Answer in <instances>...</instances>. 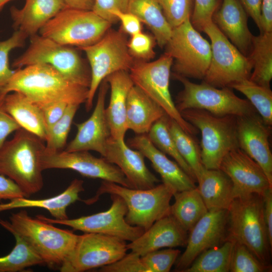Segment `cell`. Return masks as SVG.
I'll return each mask as SVG.
<instances>
[{
	"mask_svg": "<svg viewBox=\"0 0 272 272\" xmlns=\"http://www.w3.org/2000/svg\"><path fill=\"white\" fill-rule=\"evenodd\" d=\"M65 8L62 0H26L22 8H10L13 26L31 37Z\"/></svg>",
	"mask_w": 272,
	"mask_h": 272,
	"instance_id": "26",
	"label": "cell"
},
{
	"mask_svg": "<svg viewBox=\"0 0 272 272\" xmlns=\"http://www.w3.org/2000/svg\"><path fill=\"white\" fill-rule=\"evenodd\" d=\"M174 76L183 86L175 104L180 113L189 109L204 110L219 116H242L256 113L248 100L238 97L229 87L217 88L204 82L195 84L187 78Z\"/></svg>",
	"mask_w": 272,
	"mask_h": 272,
	"instance_id": "9",
	"label": "cell"
},
{
	"mask_svg": "<svg viewBox=\"0 0 272 272\" xmlns=\"http://www.w3.org/2000/svg\"><path fill=\"white\" fill-rule=\"evenodd\" d=\"M41 165L43 170L71 169L84 177L101 179L132 188L116 165L110 163L104 157H96L88 151H51L45 148L41 156Z\"/></svg>",
	"mask_w": 272,
	"mask_h": 272,
	"instance_id": "16",
	"label": "cell"
},
{
	"mask_svg": "<svg viewBox=\"0 0 272 272\" xmlns=\"http://www.w3.org/2000/svg\"><path fill=\"white\" fill-rule=\"evenodd\" d=\"M174 203L170 206L172 216L187 232L189 231L208 210L197 187L194 189L176 192Z\"/></svg>",
	"mask_w": 272,
	"mask_h": 272,
	"instance_id": "32",
	"label": "cell"
},
{
	"mask_svg": "<svg viewBox=\"0 0 272 272\" xmlns=\"http://www.w3.org/2000/svg\"><path fill=\"white\" fill-rule=\"evenodd\" d=\"M11 93L5 98L7 112L22 128L45 142L47 131L41 109L23 94L17 92Z\"/></svg>",
	"mask_w": 272,
	"mask_h": 272,
	"instance_id": "30",
	"label": "cell"
},
{
	"mask_svg": "<svg viewBox=\"0 0 272 272\" xmlns=\"http://www.w3.org/2000/svg\"><path fill=\"white\" fill-rule=\"evenodd\" d=\"M13 0H0V11L2 10L5 5Z\"/></svg>",
	"mask_w": 272,
	"mask_h": 272,
	"instance_id": "56",
	"label": "cell"
},
{
	"mask_svg": "<svg viewBox=\"0 0 272 272\" xmlns=\"http://www.w3.org/2000/svg\"><path fill=\"white\" fill-rule=\"evenodd\" d=\"M129 0H95L92 11L111 24L117 20L111 15L115 10L127 12Z\"/></svg>",
	"mask_w": 272,
	"mask_h": 272,
	"instance_id": "47",
	"label": "cell"
},
{
	"mask_svg": "<svg viewBox=\"0 0 272 272\" xmlns=\"http://www.w3.org/2000/svg\"><path fill=\"white\" fill-rule=\"evenodd\" d=\"M211 40V58L203 82L217 88L249 79L252 63L221 32L213 21L202 30Z\"/></svg>",
	"mask_w": 272,
	"mask_h": 272,
	"instance_id": "13",
	"label": "cell"
},
{
	"mask_svg": "<svg viewBox=\"0 0 272 272\" xmlns=\"http://www.w3.org/2000/svg\"><path fill=\"white\" fill-rule=\"evenodd\" d=\"M126 241L108 235L85 233L79 235L74 249L62 263V272H83L113 263L127 251Z\"/></svg>",
	"mask_w": 272,
	"mask_h": 272,
	"instance_id": "14",
	"label": "cell"
},
{
	"mask_svg": "<svg viewBox=\"0 0 272 272\" xmlns=\"http://www.w3.org/2000/svg\"><path fill=\"white\" fill-rule=\"evenodd\" d=\"M7 93L19 92L41 109L55 102L85 103L89 88L72 82L52 66L39 63L15 71L6 87Z\"/></svg>",
	"mask_w": 272,
	"mask_h": 272,
	"instance_id": "1",
	"label": "cell"
},
{
	"mask_svg": "<svg viewBox=\"0 0 272 272\" xmlns=\"http://www.w3.org/2000/svg\"><path fill=\"white\" fill-rule=\"evenodd\" d=\"M44 141L21 127L0 147V174L13 180L26 197L43 186L41 156Z\"/></svg>",
	"mask_w": 272,
	"mask_h": 272,
	"instance_id": "2",
	"label": "cell"
},
{
	"mask_svg": "<svg viewBox=\"0 0 272 272\" xmlns=\"http://www.w3.org/2000/svg\"><path fill=\"white\" fill-rule=\"evenodd\" d=\"M263 197V218L266 229L268 239L272 247V189L269 188Z\"/></svg>",
	"mask_w": 272,
	"mask_h": 272,
	"instance_id": "52",
	"label": "cell"
},
{
	"mask_svg": "<svg viewBox=\"0 0 272 272\" xmlns=\"http://www.w3.org/2000/svg\"><path fill=\"white\" fill-rule=\"evenodd\" d=\"M16 244L7 255L0 257V272H17L29 267L44 264L43 260L22 238L14 235Z\"/></svg>",
	"mask_w": 272,
	"mask_h": 272,
	"instance_id": "38",
	"label": "cell"
},
{
	"mask_svg": "<svg viewBox=\"0 0 272 272\" xmlns=\"http://www.w3.org/2000/svg\"><path fill=\"white\" fill-rule=\"evenodd\" d=\"M247 17L238 0H223L212 18L221 32L247 56L250 52L253 37L248 27Z\"/></svg>",
	"mask_w": 272,
	"mask_h": 272,
	"instance_id": "24",
	"label": "cell"
},
{
	"mask_svg": "<svg viewBox=\"0 0 272 272\" xmlns=\"http://www.w3.org/2000/svg\"><path fill=\"white\" fill-rule=\"evenodd\" d=\"M219 169L231 180L234 198L254 193L263 196L272 189L261 167L239 147L225 156Z\"/></svg>",
	"mask_w": 272,
	"mask_h": 272,
	"instance_id": "18",
	"label": "cell"
},
{
	"mask_svg": "<svg viewBox=\"0 0 272 272\" xmlns=\"http://www.w3.org/2000/svg\"><path fill=\"white\" fill-rule=\"evenodd\" d=\"M109 88V84L104 80L99 86L96 106L92 114L86 121L76 123L77 134L67 145L65 151H94L103 156L107 143L111 137L105 107Z\"/></svg>",
	"mask_w": 272,
	"mask_h": 272,
	"instance_id": "19",
	"label": "cell"
},
{
	"mask_svg": "<svg viewBox=\"0 0 272 272\" xmlns=\"http://www.w3.org/2000/svg\"><path fill=\"white\" fill-rule=\"evenodd\" d=\"M156 40L153 36L141 32L130 36L127 47L131 55L137 60L148 61L156 55Z\"/></svg>",
	"mask_w": 272,
	"mask_h": 272,
	"instance_id": "44",
	"label": "cell"
},
{
	"mask_svg": "<svg viewBox=\"0 0 272 272\" xmlns=\"http://www.w3.org/2000/svg\"><path fill=\"white\" fill-rule=\"evenodd\" d=\"M127 12L135 15L149 27L159 47H165L172 28L158 0H129Z\"/></svg>",
	"mask_w": 272,
	"mask_h": 272,
	"instance_id": "31",
	"label": "cell"
},
{
	"mask_svg": "<svg viewBox=\"0 0 272 272\" xmlns=\"http://www.w3.org/2000/svg\"><path fill=\"white\" fill-rule=\"evenodd\" d=\"M166 114L163 109L140 88L133 85L126 103V125L137 134H147L153 124Z\"/></svg>",
	"mask_w": 272,
	"mask_h": 272,
	"instance_id": "27",
	"label": "cell"
},
{
	"mask_svg": "<svg viewBox=\"0 0 272 272\" xmlns=\"http://www.w3.org/2000/svg\"><path fill=\"white\" fill-rule=\"evenodd\" d=\"M196 181L197 188L208 210L228 209L234 199L233 186L223 171L205 168Z\"/></svg>",
	"mask_w": 272,
	"mask_h": 272,
	"instance_id": "29",
	"label": "cell"
},
{
	"mask_svg": "<svg viewBox=\"0 0 272 272\" xmlns=\"http://www.w3.org/2000/svg\"><path fill=\"white\" fill-rule=\"evenodd\" d=\"M100 271L103 272H148L143 264L141 256L130 252L116 262L102 266Z\"/></svg>",
	"mask_w": 272,
	"mask_h": 272,
	"instance_id": "46",
	"label": "cell"
},
{
	"mask_svg": "<svg viewBox=\"0 0 272 272\" xmlns=\"http://www.w3.org/2000/svg\"><path fill=\"white\" fill-rule=\"evenodd\" d=\"M30 37L28 48L14 60L13 67L21 69L34 64H47L70 81L89 88L90 70L75 48L37 34Z\"/></svg>",
	"mask_w": 272,
	"mask_h": 272,
	"instance_id": "7",
	"label": "cell"
},
{
	"mask_svg": "<svg viewBox=\"0 0 272 272\" xmlns=\"http://www.w3.org/2000/svg\"><path fill=\"white\" fill-rule=\"evenodd\" d=\"M129 147L141 152L151 162L154 169L160 175L163 183L175 192L196 187L195 181L176 162L151 142L147 134H137L128 141Z\"/></svg>",
	"mask_w": 272,
	"mask_h": 272,
	"instance_id": "22",
	"label": "cell"
},
{
	"mask_svg": "<svg viewBox=\"0 0 272 272\" xmlns=\"http://www.w3.org/2000/svg\"><path fill=\"white\" fill-rule=\"evenodd\" d=\"M7 94L0 91V147L11 133L21 127L5 109L4 101Z\"/></svg>",
	"mask_w": 272,
	"mask_h": 272,
	"instance_id": "48",
	"label": "cell"
},
{
	"mask_svg": "<svg viewBox=\"0 0 272 272\" xmlns=\"http://www.w3.org/2000/svg\"><path fill=\"white\" fill-rule=\"evenodd\" d=\"M263 197L254 193L234 198L228 211L226 240L245 246L270 265V246L263 218Z\"/></svg>",
	"mask_w": 272,
	"mask_h": 272,
	"instance_id": "4",
	"label": "cell"
},
{
	"mask_svg": "<svg viewBox=\"0 0 272 272\" xmlns=\"http://www.w3.org/2000/svg\"><path fill=\"white\" fill-rule=\"evenodd\" d=\"M178 249L157 250L141 256L148 272H168L180 255Z\"/></svg>",
	"mask_w": 272,
	"mask_h": 272,
	"instance_id": "42",
	"label": "cell"
},
{
	"mask_svg": "<svg viewBox=\"0 0 272 272\" xmlns=\"http://www.w3.org/2000/svg\"><path fill=\"white\" fill-rule=\"evenodd\" d=\"M187 232L171 215L157 221L137 239L127 244L128 250L142 256L164 247L185 246Z\"/></svg>",
	"mask_w": 272,
	"mask_h": 272,
	"instance_id": "23",
	"label": "cell"
},
{
	"mask_svg": "<svg viewBox=\"0 0 272 272\" xmlns=\"http://www.w3.org/2000/svg\"><path fill=\"white\" fill-rule=\"evenodd\" d=\"M9 220L0 219V225L13 236L25 240L44 264L50 267H60L74 249L79 237L72 231L31 217L25 210L12 214Z\"/></svg>",
	"mask_w": 272,
	"mask_h": 272,
	"instance_id": "3",
	"label": "cell"
},
{
	"mask_svg": "<svg viewBox=\"0 0 272 272\" xmlns=\"http://www.w3.org/2000/svg\"><path fill=\"white\" fill-rule=\"evenodd\" d=\"M270 128L256 113L236 116L239 148L259 164L272 186V155L268 141Z\"/></svg>",
	"mask_w": 272,
	"mask_h": 272,
	"instance_id": "20",
	"label": "cell"
},
{
	"mask_svg": "<svg viewBox=\"0 0 272 272\" xmlns=\"http://www.w3.org/2000/svg\"><path fill=\"white\" fill-rule=\"evenodd\" d=\"M175 192L163 183L149 189H135L103 181L96 195L83 201L90 205L102 194L118 195L123 199L127 208L125 217L127 223L146 231L156 221L170 215V202Z\"/></svg>",
	"mask_w": 272,
	"mask_h": 272,
	"instance_id": "5",
	"label": "cell"
},
{
	"mask_svg": "<svg viewBox=\"0 0 272 272\" xmlns=\"http://www.w3.org/2000/svg\"><path fill=\"white\" fill-rule=\"evenodd\" d=\"M194 0H158L172 28L190 18Z\"/></svg>",
	"mask_w": 272,
	"mask_h": 272,
	"instance_id": "43",
	"label": "cell"
},
{
	"mask_svg": "<svg viewBox=\"0 0 272 272\" xmlns=\"http://www.w3.org/2000/svg\"><path fill=\"white\" fill-rule=\"evenodd\" d=\"M110 197L112 203L109 209L91 215L63 220L49 218L42 215H37L36 217L49 223L67 226L84 233L108 235L130 242L135 240L145 230L141 227L132 226L125 221L127 208L120 196L112 194Z\"/></svg>",
	"mask_w": 272,
	"mask_h": 272,
	"instance_id": "15",
	"label": "cell"
},
{
	"mask_svg": "<svg viewBox=\"0 0 272 272\" xmlns=\"http://www.w3.org/2000/svg\"><path fill=\"white\" fill-rule=\"evenodd\" d=\"M127 42L122 32L109 29L97 42L79 48L86 54L91 72V83L85 103L87 111L92 108L95 93L107 76L120 71L129 72L135 59L129 52Z\"/></svg>",
	"mask_w": 272,
	"mask_h": 272,
	"instance_id": "8",
	"label": "cell"
},
{
	"mask_svg": "<svg viewBox=\"0 0 272 272\" xmlns=\"http://www.w3.org/2000/svg\"><path fill=\"white\" fill-rule=\"evenodd\" d=\"M110 89L108 106L105 108L111 137L124 140L126 131V103L128 93L134 84L128 71L115 72L104 79Z\"/></svg>",
	"mask_w": 272,
	"mask_h": 272,
	"instance_id": "25",
	"label": "cell"
},
{
	"mask_svg": "<svg viewBox=\"0 0 272 272\" xmlns=\"http://www.w3.org/2000/svg\"><path fill=\"white\" fill-rule=\"evenodd\" d=\"M234 89L244 95L262 118L264 123L272 125V91L270 88L259 85L245 79L232 84Z\"/></svg>",
	"mask_w": 272,
	"mask_h": 272,
	"instance_id": "35",
	"label": "cell"
},
{
	"mask_svg": "<svg viewBox=\"0 0 272 272\" xmlns=\"http://www.w3.org/2000/svg\"><path fill=\"white\" fill-rule=\"evenodd\" d=\"M173 61L171 56L165 53L151 62L135 60L129 73L134 85L157 103L184 131L193 135L197 132V128L183 118L170 94L169 82Z\"/></svg>",
	"mask_w": 272,
	"mask_h": 272,
	"instance_id": "12",
	"label": "cell"
},
{
	"mask_svg": "<svg viewBox=\"0 0 272 272\" xmlns=\"http://www.w3.org/2000/svg\"><path fill=\"white\" fill-rule=\"evenodd\" d=\"M227 210L213 209L189 231L186 249L176 261L175 270L183 271L204 251L221 245L226 238Z\"/></svg>",
	"mask_w": 272,
	"mask_h": 272,
	"instance_id": "17",
	"label": "cell"
},
{
	"mask_svg": "<svg viewBox=\"0 0 272 272\" xmlns=\"http://www.w3.org/2000/svg\"><path fill=\"white\" fill-rule=\"evenodd\" d=\"M238 1L248 16L251 17L260 30L262 0H238Z\"/></svg>",
	"mask_w": 272,
	"mask_h": 272,
	"instance_id": "53",
	"label": "cell"
},
{
	"mask_svg": "<svg viewBox=\"0 0 272 272\" xmlns=\"http://www.w3.org/2000/svg\"><path fill=\"white\" fill-rule=\"evenodd\" d=\"M80 105L69 104L64 113L48 131L45 148L51 151H61L65 147L71 125Z\"/></svg>",
	"mask_w": 272,
	"mask_h": 272,
	"instance_id": "39",
	"label": "cell"
},
{
	"mask_svg": "<svg viewBox=\"0 0 272 272\" xmlns=\"http://www.w3.org/2000/svg\"><path fill=\"white\" fill-rule=\"evenodd\" d=\"M27 37L22 31L16 30L10 37L0 40V91L6 87L15 72L9 65L10 52L16 48L23 47Z\"/></svg>",
	"mask_w": 272,
	"mask_h": 272,
	"instance_id": "41",
	"label": "cell"
},
{
	"mask_svg": "<svg viewBox=\"0 0 272 272\" xmlns=\"http://www.w3.org/2000/svg\"><path fill=\"white\" fill-rule=\"evenodd\" d=\"M260 31L272 32V0H262Z\"/></svg>",
	"mask_w": 272,
	"mask_h": 272,
	"instance_id": "54",
	"label": "cell"
},
{
	"mask_svg": "<svg viewBox=\"0 0 272 272\" xmlns=\"http://www.w3.org/2000/svg\"><path fill=\"white\" fill-rule=\"evenodd\" d=\"M194 2L190 21L197 31H202L205 26L212 21L219 2L218 0H194Z\"/></svg>",
	"mask_w": 272,
	"mask_h": 272,
	"instance_id": "45",
	"label": "cell"
},
{
	"mask_svg": "<svg viewBox=\"0 0 272 272\" xmlns=\"http://www.w3.org/2000/svg\"><path fill=\"white\" fill-rule=\"evenodd\" d=\"M26 197L20 187L10 178L0 174V201Z\"/></svg>",
	"mask_w": 272,
	"mask_h": 272,
	"instance_id": "51",
	"label": "cell"
},
{
	"mask_svg": "<svg viewBox=\"0 0 272 272\" xmlns=\"http://www.w3.org/2000/svg\"><path fill=\"white\" fill-rule=\"evenodd\" d=\"M165 53L173 58L174 75L203 80L211 58V44L192 25L190 18L172 29Z\"/></svg>",
	"mask_w": 272,
	"mask_h": 272,
	"instance_id": "11",
	"label": "cell"
},
{
	"mask_svg": "<svg viewBox=\"0 0 272 272\" xmlns=\"http://www.w3.org/2000/svg\"><path fill=\"white\" fill-rule=\"evenodd\" d=\"M270 269V265L260 261L245 246L234 242L230 271L264 272Z\"/></svg>",
	"mask_w": 272,
	"mask_h": 272,
	"instance_id": "40",
	"label": "cell"
},
{
	"mask_svg": "<svg viewBox=\"0 0 272 272\" xmlns=\"http://www.w3.org/2000/svg\"><path fill=\"white\" fill-rule=\"evenodd\" d=\"M234 241L226 240L221 245L208 249L199 254L182 272H228Z\"/></svg>",
	"mask_w": 272,
	"mask_h": 272,
	"instance_id": "34",
	"label": "cell"
},
{
	"mask_svg": "<svg viewBox=\"0 0 272 272\" xmlns=\"http://www.w3.org/2000/svg\"><path fill=\"white\" fill-rule=\"evenodd\" d=\"M168 126L179 154L190 166L196 179L205 168L201 161L200 148L192 135L184 131L169 116Z\"/></svg>",
	"mask_w": 272,
	"mask_h": 272,
	"instance_id": "36",
	"label": "cell"
},
{
	"mask_svg": "<svg viewBox=\"0 0 272 272\" xmlns=\"http://www.w3.org/2000/svg\"><path fill=\"white\" fill-rule=\"evenodd\" d=\"M68 105L64 102H55L41 108L47 132L63 116Z\"/></svg>",
	"mask_w": 272,
	"mask_h": 272,
	"instance_id": "50",
	"label": "cell"
},
{
	"mask_svg": "<svg viewBox=\"0 0 272 272\" xmlns=\"http://www.w3.org/2000/svg\"><path fill=\"white\" fill-rule=\"evenodd\" d=\"M252 63V82L270 88L272 78V32H262L253 36L252 47L248 55Z\"/></svg>",
	"mask_w": 272,
	"mask_h": 272,
	"instance_id": "33",
	"label": "cell"
},
{
	"mask_svg": "<svg viewBox=\"0 0 272 272\" xmlns=\"http://www.w3.org/2000/svg\"><path fill=\"white\" fill-rule=\"evenodd\" d=\"M168 116L166 114L156 121L147 133L148 137L157 149L172 157L180 167L196 181L193 171L177 150L168 128Z\"/></svg>",
	"mask_w": 272,
	"mask_h": 272,
	"instance_id": "37",
	"label": "cell"
},
{
	"mask_svg": "<svg viewBox=\"0 0 272 272\" xmlns=\"http://www.w3.org/2000/svg\"><path fill=\"white\" fill-rule=\"evenodd\" d=\"M111 25L92 11L65 8L49 20L39 33L61 44L80 48L97 42Z\"/></svg>",
	"mask_w": 272,
	"mask_h": 272,
	"instance_id": "10",
	"label": "cell"
},
{
	"mask_svg": "<svg viewBox=\"0 0 272 272\" xmlns=\"http://www.w3.org/2000/svg\"><path fill=\"white\" fill-rule=\"evenodd\" d=\"M83 183V180L75 179L63 192L48 198L32 199L23 197L10 200L9 202L0 203V212L17 208H38L47 210L54 219H67V208L80 199L79 194L84 191Z\"/></svg>",
	"mask_w": 272,
	"mask_h": 272,
	"instance_id": "28",
	"label": "cell"
},
{
	"mask_svg": "<svg viewBox=\"0 0 272 272\" xmlns=\"http://www.w3.org/2000/svg\"><path fill=\"white\" fill-rule=\"evenodd\" d=\"M66 8L92 11L95 0H62Z\"/></svg>",
	"mask_w": 272,
	"mask_h": 272,
	"instance_id": "55",
	"label": "cell"
},
{
	"mask_svg": "<svg viewBox=\"0 0 272 272\" xmlns=\"http://www.w3.org/2000/svg\"><path fill=\"white\" fill-rule=\"evenodd\" d=\"M111 14L117 21L121 22L123 32L132 36L142 32V22L134 14L118 10L112 11Z\"/></svg>",
	"mask_w": 272,
	"mask_h": 272,
	"instance_id": "49",
	"label": "cell"
},
{
	"mask_svg": "<svg viewBox=\"0 0 272 272\" xmlns=\"http://www.w3.org/2000/svg\"><path fill=\"white\" fill-rule=\"evenodd\" d=\"M182 116L201 132L200 155L206 169H219L225 156L238 148L236 116H219L201 109H189Z\"/></svg>",
	"mask_w": 272,
	"mask_h": 272,
	"instance_id": "6",
	"label": "cell"
},
{
	"mask_svg": "<svg viewBox=\"0 0 272 272\" xmlns=\"http://www.w3.org/2000/svg\"><path fill=\"white\" fill-rule=\"evenodd\" d=\"M102 157L121 170L133 188H151L160 181L147 168L143 154L131 149L124 140H117L111 137Z\"/></svg>",
	"mask_w": 272,
	"mask_h": 272,
	"instance_id": "21",
	"label": "cell"
}]
</instances>
